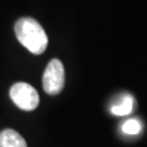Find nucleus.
<instances>
[{
  "instance_id": "obj_1",
  "label": "nucleus",
  "mask_w": 147,
  "mask_h": 147,
  "mask_svg": "<svg viewBox=\"0 0 147 147\" xmlns=\"http://www.w3.org/2000/svg\"><path fill=\"white\" fill-rule=\"evenodd\" d=\"M18 40L28 51L34 55H42L48 45V37L42 26L32 18H22L14 25Z\"/></svg>"
},
{
  "instance_id": "obj_2",
  "label": "nucleus",
  "mask_w": 147,
  "mask_h": 147,
  "mask_svg": "<svg viewBox=\"0 0 147 147\" xmlns=\"http://www.w3.org/2000/svg\"><path fill=\"white\" fill-rule=\"evenodd\" d=\"M10 97L22 110L32 111L39 105V95L37 90L25 82H18L12 85L10 88Z\"/></svg>"
},
{
  "instance_id": "obj_3",
  "label": "nucleus",
  "mask_w": 147,
  "mask_h": 147,
  "mask_svg": "<svg viewBox=\"0 0 147 147\" xmlns=\"http://www.w3.org/2000/svg\"><path fill=\"white\" fill-rule=\"evenodd\" d=\"M64 86V68L59 59H53L47 64L42 75V87L49 95H58Z\"/></svg>"
},
{
  "instance_id": "obj_4",
  "label": "nucleus",
  "mask_w": 147,
  "mask_h": 147,
  "mask_svg": "<svg viewBox=\"0 0 147 147\" xmlns=\"http://www.w3.org/2000/svg\"><path fill=\"white\" fill-rule=\"evenodd\" d=\"M134 107V98L130 94H124L120 96L115 104H112L110 111L112 115L119 117L130 115Z\"/></svg>"
},
{
  "instance_id": "obj_5",
  "label": "nucleus",
  "mask_w": 147,
  "mask_h": 147,
  "mask_svg": "<svg viewBox=\"0 0 147 147\" xmlns=\"http://www.w3.org/2000/svg\"><path fill=\"white\" fill-rule=\"evenodd\" d=\"M0 147H27L25 140L14 130L5 129L0 132Z\"/></svg>"
},
{
  "instance_id": "obj_6",
  "label": "nucleus",
  "mask_w": 147,
  "mask_h": 147,
  "mask_svg": "<svg viewBox=\"0 0 147 147\" xmlns=\"http://www.w3.org/2000/svg\"><path fill=\"white\" fill-rule=\"evenodd\" d=\"M122 131L129 135H136L142 131V124L137 119H129L123 123Z\"/></svg>"
}]
</instances>
